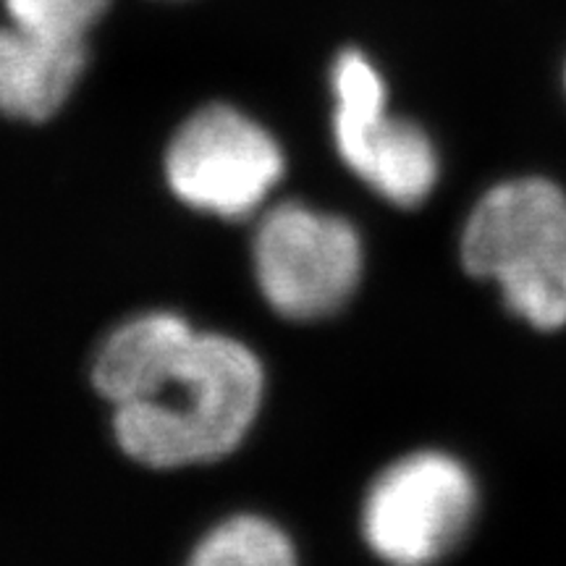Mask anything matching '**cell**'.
<instances>
[{
	"instance_id": "obj_1",
	"label": "cell",
	"mask_w": 566,
	"mask_h": 566,
	"mask_svg": "<svg viewBox=\"0 0 566 566\" xmlns=\"http://www.w3.org/2000/svg\"><path fill=\"white\" fill-rule=\"evenodd\" d=\"M263 388L252 349L195 331L137 399L113 407V433L126 454L158 470L216 462L250 433Z\"/></svg>"
},
{
	"instance_id": "obj_4",
	"label": "cell",
	"mask_w": 566,
	"mask_h": 566,
	"mask_svg": "<svg viewBox=\"0 0 566 566\" xmlns=\"http://www.w3.org/2000/svg\"><path fill=\"white\" fill-rule=\"evenodd\" d=\"M286 171L271 134L231 105H205L176 132L166 153L168 187L189 208L212 216H252Z\"/></svg>"
},
{
	"instance_id": "obj_6",
	"label": "cell",
	"mask_w": 566,
	"mask_h": 566,
	"mask_svg": "<svg viewBox=\"0 0 566 566\" xmlns=\"http://www.w3.org/2000/svg\"><path fill=\"white\" fill-rule=\"evenodd\" d=\"M338 155L359 179L399 208H415L433 192L438 153L420 126L391 118L388 111L334 116Z\"/></svg>"
},
{
	"instance_id": "obj_11",
	"label": "cell",
	"mask_w": 566,
	"mask_h": 566,
	"mask_svg": "<svg viewBox=\"0 0 566 566\" xmlns=\"http://www.w3.org/2000/svg\"><path fill=\"white\" fill-rule=\"evenodd\" d=\"M11 24L53 38L87 40L111 0H3Z\"/></svg>"
},
{
	"instance_id": "obj_2",
	"label": "cell",
	"mask_w": 566,
	"mask_h": 566,
	"mask_svg": "<svg viewBox=\"0 0 566 566\" xmlns=\"http://www.w3.org/2000/svg\"><path fill=\"white\" fill-rule=\"evenodd\" d=\"M254 275L268 304L292 321L342 310L363 275V242L349 221L283 202L263 216L252 244Z\"/></svg>"
},
{
	"instance_id": "obj_5",
	"label": "cell",
	"mask_w": 566,
	"mask_h": 566,
	"mask_svg": "<svg viewBox=\"0 0 566 566\" xmlns=\"http://www.w3.org/2000/svg\"><path fill=\"white\" fill-rule=\"evenodd\" d=\"M566 218V195L541 176L499 184L475 205L462 233V263L495 281L535 252Z\"/></svg>"
},
{
	"instance_id": "obj_3",
	"label": "cell",
	"mask_w": 566,
	"mask_h": 566,
	"mask_svg": "<svg viewBox=\"0 0 566 566\" xmlns=\"http://www.w3.org/2000/svg\"><path fill=\"white\" fill-rule=\"evenodd\" d=\"M478 512V485L459 459L417 451L375 480L363 509L373 554L391 564L438 562L459 546Z\"/></svg>"
},
{
	"instance_id": "obj_12",
	"label": "cell",
	"mask_w": 566,
	"mask_h": 566,
	"mask_svg": "<svg viewBox=\"0 0 566 566\" xmlns=\"http://www.w3.org/2000/svg\"><path fill=\"white\" fill-rule=\"evenodd\" d=\"M336 111L344 113H378L386 111L388 92L380 71L359 51H344L334 63Z\"/></svg>"
},
{
	"instance_id": "obj_7",
	"label": "cell",
	"mask_w": 566,
	"mask_h": 566,
	"mask_svg": "<svg viewBox=\"0 0 566 566\" xmlns=\"http://www.w3.org/2000/svg\"><path fill=\"white\" fill-rule=\"evenodd\" d=\"M87 69V40L0 27V113L45 122L69 101Z\"/></svg>"
},
{
	"instance_id": "obj_8",
	"label": "cell",
	"mask_w": 566,
	"mask_h": 566,
	"mask_svg": "<svg viewBox=\"0 0 566 566\" xmlns=\"http://www.w3.org/2000/svg\"><path fill=\"white\" fill-rule=\"evenodd\" d=\"M192 334V325L174 313H147L124 323L105 338L92 365L97 394L113 407L137 399Z\"/></svg>"
},
{
	"instance_id": "obj_10",
	"label": "cell",
	"mask_w": 566,
	"mask_h": 566,
	"mask_svg": "<svg viewBox=\"0 0 566 566\" xmlns=\"http://www.w3.org/2000/svg\"><path fill=\"white\" fill-rule=\"evenodd\" d=\"M296 558L292 541L263 516H233L197 546V566H286Z\"/></svg>"
},
{
	"instance_id": "obj_9",
	"label": "cell",
	"mask_w": 566,
	"mask_h": 566,
	"mask_svg": "<svg viewBox=\"0 0 566 566\" xmlns=\"http://www.w3.org/2000/svg\"><path fill=\"white\" fill-rule=\"evenodd\" d=\"M506 307L541 331L566 325V218L530 258L495 279Z\"/></svg>"
}]
</instances>
